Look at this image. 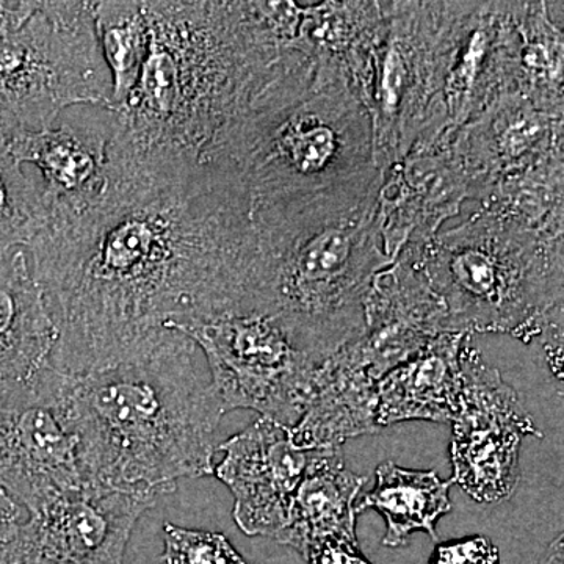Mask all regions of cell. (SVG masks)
Listing matches in <instances>:
<instances>
[{"mask_svg":"<svg viewBox=\"0 0 564 564\" xmlns=\"http://www.w3.org/2000/svg\"><path fill=\"white\" fill-rule=\"evenodd\" d=\"M44 221L43 187L22 172L9 141L0 135V261L29 247Z\"/></svg>","mask_w":564,"mask_h":564,"instance_id":"603a6c76","label":"cell"},{"mask_svg":"<svg viewBox=\"0 0 564 564\" xmlns=\"http://www.w3.org/2000/svg\"><path fill=\"white\" fill-rule=\"evenodd\" d=\"M464 337L466 334H437L417 355L386 375L375 393L378 429L408 421H454L462 389Z\"/></svg>","mask_w":564,"mask_h":564,"instance_id":"e0dca14e","label":"cell"},{"mask_svg":"<svg viewBox=\"0 0 564 564\" xmlns=\"http://www.w3.org/2000/svg\"><path fill=\"white\" fill-rule=\"evenodd\" d=\"M366 478L352 474L344 464L343 447L315 448L295 497L289 524L278 543L291 545L296 552L310 541L323 536H356V499Z\"/></svg>","mask_w":564,"mask_h":564,"instance_id":"d6986e66","label":"cell"},{"mask_svg":"<svg viewBox=\"0 0 564 564\" xmlns=\"http://www.w3.org/2000/svg\"><path fill=\"white\" fill-rule=\"evenodd\" d=\"M399 256L445 311V333L507 334L529 344L563 321V234L480 209Z\"/></svg>","mask_w":564,"mask_h":564,"instance_id":"8992f818","label":"cell"},{"mask_svg":"<svg viewBox=\"0 0 564 564\" xmlns=\"http://www.w3.org/2000/svg\"><path fill=\"white\" fill-rule=\"evenodd\" d=\"M519 39L518 93L536 109L563 118V29L551 2H516Z\"/></svg>","mask_w":564,"mask_h":564,"instance_id":"44dd1931","label":"cell"},{"mask_svg":"<svg viewBox=\"0 0 564 564\" xmlns=\"http://www.w3.org/2000/svg\"><path fill=\"white\" fill-rule=\"evenodd\" d=\"M150 47L139 82L110 111L109 159L195 166L272 79L288 44L267 2H143Z\"/></svg>","mask_w":564,"mask_h":564,"instance_id":"7a4b0ae2","label":"cell"},{"mask_svg":"<svg viewBox=\"0 0 564 564\" xmlns=\"http://www.w3.org/2000/svg\"><path fill=\"white\" fill-rule=\"evenodd\" d=\"M196 351L176 332L150 355L65 375L66 413L88 480L158 500L181 478L214 475L225 411Z\"/></svg>","mask_w":564,"mask_h":564,"instance_id":"277c9868","label":"cell"},{"mask_svg":"<svg viewBox=\"0 0 564 564\" xmlns=\"http://www.w3.org/2000/svg\"><path fill=\"white\" fill-rule=\"evenodd\" d=\"M377 209L378 193L251 204L256 254L243 315L273 317L318 366L356 339L375 274L395 262Z\"/></svg>","mask_w":564,"mask_h":564,"instance_id":"5b68a950","label":"cell"},{"mask_svg":"<svg viewBox=\"0 0 564 564\" xmlns=\"http://www.w3.org/2000/svg\"><path fill=\"white\" fill-rule=\"evenodd\" d=\"M458 410L451 445L452 481L480 503H499L519 484V452L527 436L543 437L521 397L484 361L470 336L459 350Z\"/></svg>","mask_w":564,"mask_h":564,"instance_id":"7c38bea8","label":"cell"},{"mask_svg":"<svg viewBox=\"0 0 564 564\" xmlns=\"http://www.w3.org/2000/svg\"><path fill=\"white\" fill-rule=\"evenodd\" d=\"M300 555L307 564H372L364 556L358 541L323 536L303 545Z\"/></svg>","mask_w":564,"mask_h":564,"instance_id":"484cf974","label":"cell"},{"mask_svg":"<svg viewBox=\"0 0 564 564\" xmlns=\"http://www.w3.org/2000/svg\"><path fill=\"white\" fill-rule=\"evenodd\" d=\"M173 332L202 348L212 391L225 414L252 410L285 429L302 421L318 364L293 344L273 317L225 315Z\"/></svg>","mask_w":564,"mask_h":564,"instance_id":"30bf717a","label":"cell"},{"mask_svg":"<svg viewBox=\"0 0 564 564\" xmlns=\"http://www.w3.org/2000/svg\"><path fill=\"white\" fill-rule=\"evenodd\" d=\"M95 2L0 0V135L51 128L69 107L109 110Z\"/></svg>","mask_w":564,"mask_h":564,"instance_id":"ba28073f","label":"cell"},{"mask_svg":"<svg viewBox=\"0 0 564 564\" xmlns=\"http://www.w3.org/2000/svg\"><path fill=\"white\" fill-rule=\"evenodd\" d=\"M88 481L66 413L65 373L47 366L0 383V486L33 514Z\"/></svg>","mask_w":564,"mask_h":564,"instance_id":"8fae6325","label":"cell"},{"mask_svg":"<svg viewBox=\"0 0 564 564\" xmlns=\"http://www.w3.org/2000/svg\"><path fill=\"white\" fill-rule=\"evenodd\" d=\"M202 165L232 177L251 204L380 192L369 109L340 63L288 47L272 79L212 141Z\"/></svg>","mask_w":564,"mask_h":564,"instance_id":"3957f363","label":"cell"},{"mask_svg":"<svg viewBox=\"0 0 564 564\" xmlns=\"http://www.w3.org/2000/svg\"><path fill=\"white\" fill-rule=\"evenodd\" d=\"M443 140L475 199L496 182L563 155V118L536 109L519 93H508Z\"/></svg>","mask_w":564,"mask_h":564,"instance_id":"9a60e30c","label":"cell"},{"mask_svg":"<svg viewBox=\"0 0 564 564\" xmlns=\"http://www.w3.org/2000/svg\"><path fill=\"white\" fill-rule=\"evenodd\" d=\"M110 139L111 117L52 124L7 141L21 165L31 163L40 170L47 218L79 210L101 195L109 180Z\"/></svg>","mask_w":564,"mask_h":564,"instance_id":"2e32d148","label":"cell"},{"mask_svg":"<svg viewBox=\"0 0 564 564\" xmlns=\"http://www.w3.org/2000/svg\"><path fill=\"white\" fill-rule=\"evenodd\" d=\"M429 564H500V552L489 538L477 534L437 544Z\"/></svg>","mask_w":564,"mask_h":564,"instance_id":"d4e9b609","label":"cell"},{"mask_svg":"<svg viewBox=\"0 0 564 564\" xmlns=\"http://www.w3.org/2000/svg\"><path fill=\"white\" fill-rule=\"evenodd\" d=\"M163 563L248 564L223 533L163 524Z\"/></svg>","mask_w":564,"mask_h":564,"instance_id":"cb8c5ba5","label":"cell"},{"mask_svg":"<svg viewBox=\"0 0 564 564\" xmlns=\"http://www.w3.org/2000/svg\"><path fill=\"white\" fill-rule=\"evenodd\" d=\"M454 481L441 480L434 470H411L386 462L377 469L372 491L356 503V514L375 510L383 516L386 547H402L411 534L423 530L437 541L436 524L451 513V492Z\"/></svg>","mask_w":564,"mask_h":564,"instance_id":"ffe728a7","label":"cell"},{"mask_svg":"<svg viewBox=\"0 0 564 564\" xmlns=\"http://www.w3.org/2000/svg\"><path fill=\"white\" fill-rule=\"evenodd\" d=\"M473 2H383L384 32L367 109L373 162L386 174L432 147L445 69Z\"/></svg>","mask_w":564,"mask_h":564,"instance_id":"9c48e42d","label":"cell"},{"mask_svg":"<svg viewBox=\"0 0 564 564\" xmlns=\"http://www.w3.org/2000/svg\"><path fill=\"white\" fill-rule=\"evenodd\" d=\"M545 564H563L562 540L558 541V547L554 545V549H552L551 554H549V558Z\"/></svg>","mask_w":564,"mask_h":564,"instance_id":"83f0119b","label":"cell"},{"mask_svg":"<svg viewBox=\"0 0 564 564\" xmlns=\"http://www.w3.org/2000/svg\"><path fill=\"white\" fill-rule=\"evenodd\" d=\"M441 333L443 303L399 256L375 274L362 334L315 370L306 411L291 429L293 443L304 451L343 447L351 437L381 432L375 422L378 383Z\"/></svg>","mask_w":564,"mask_h":564,"instance_id":"52a82bcc","label":"cell"},{"mask_svg":"<svg viewBox=\"0 0 564 564\" xmlns=\"http://www.w3.org/2000/svg\"><path fill=\"white\" fill-rule=\"evenodd\" d=\"M96 33L110 73V111L128 101L150 47L143 2H95Z\"/></svg>","mask_w":564,"mask_h":564,"instance_id":"7402d4cb","label":"cell"},{"mask_svg":"<svg viewBox=\"0 0 564 564\" xmlns=\"http://www.w3.org/2000/svg\"><path fill=\"white\" fill-rule=\"evenodd\" d=\"M158 500L84 484L29 514L0 564H124L141 516Z\"/></svg>","mask_w":564,"mask_h":564,"instance_id":"4fadbf2b","label":"cell"},{"mask_svg":"<svg viewBox=\"0 0 564 564\" xmlns=\"http://www.w3.org/2000/svg\"><path fill=\"white\" fill-rule=\"evenodd\" d=\"M57 328L50 366L85 375L150 355L176 326L242 313L256 252L250 195L210 166L109 162L101 195L29 243Z\"/></svg>","mask_w":564,"mask_h":564,"instance_id":"6da1fadb","label":"cell"},{"mask_svg":"<svg viewBox=\"0 0 564 564\" xmlns=\"http://www.w3.org/2000/svg\"><path fill=\"white\" fill-rule=\"evenodd\" d=\"M214 475L234 496V521L248 536L278 540L289 524L293 497L311 451L292 441L291 429L259 417L218 445Z\"/></svg>","mask_w":564,"mask_h":564,"instance_id":"5bb4252c","label":"cell"},{"mask_svg":"<svg viewBox=\"0 0 564 564\" xmlns=\"http://www.w3.org/2000/svg\"><path fill=\"white\" fill-rule=\"evenodd\" d=\"M22 510L24 508L0 486V555L13 543L24 524Z\"/></svg>","mask_w":564,"mask_h":564,"instance_id":"4316f807","label":"cell"},{"mask_svg":"<svg viewBox=\"0 0 564 564\" xmlns=\"http://www.w3.org/2000/svg\"><path fill=\"white\" fill-rule=\"evenodd\" d=\"M57 336L28 254L11 252L0 261V383L25 380L50 366Z\"/></svg>","mask_w":564,"mask_h":564,"instance_id":"ac0fdd59","label":"cell"}]
</instances>
